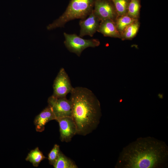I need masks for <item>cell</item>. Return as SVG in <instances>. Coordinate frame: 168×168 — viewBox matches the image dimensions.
Wrapping results in <instances>:
<instances>
[{
	"instance_id": "obj_1",
	"label": "cell",
	"mask_w": 168,
	"mask_h": 168,
	"mask_svg": "<svg viewBox=\"0 0 168 168\" xmlns=\"http://www.w3.org/2000/svg\"><path fill=\"white\" fill-rule=\"evenodd\" d=\"M168 161V147L162 141L151 137L140 138L120 152L116 168H159Z\"/></svg>"
},
{
	"instance_id": "obj_2",
	"label": "cell",
	"mask_w": 168,
	"mask_h": 168,
	"mask_svg": "<svg viewBox=\"0 0 168 168\" xmlns=\"http://www.w3.org/2000/svg\"><path fill=\"white\" fill-rule=\"evenodd\" d=\"M72 117L77 134L86 135L96 129L101 116L100 104L92 91L87 88L73 87L71 92Z\"/></svg>"
},
{
	"instance_id": "obj_3",
	"label": "cell",
	"mask_w": 168,
	"mask_h": 168,
	"mask_svg": "<svg viewBox=\"0 0 168 168\" xmlns=\"http://www.w3.org/2000/svg\"><path fill=\"white\" fill-rule=\"evenodd\" d=\"M94 2V0H71L63 14L47 26V30L63 27L75 19L86 18L93 10Z\"/></svg>"
},
{
	"instance_id": "obj_4",
	"label": "cell",
	"mask_w": 168,
	"mask_h": 168,
	"mask_svg": "<svg viewBox=\"0 0 168 168\" xmlns=\"http://www.w3.org/2000/svg\"><path fill=\"white\" fill-rule=\"evenodd\" d=\"M64 43L67 49L71 52L79 57L82 52L88 47H95L100 44L96 39L86 40L82 39L76 34H68L64 32Z\"/></svg>"
},
{
	"instance_id": "obj_5",
	"label": "cell",
	"mask_w": 168,
	"mask_h": 168,
	"mask_svg": "<svg viewBox=\"0 0 168 168\" xmlns=\"http://www.w3.org/2000/svg\"><path fill=\"white\" fill-rule=\"evenodd\" d=\"M48 102L56 121L63 118L72 117V104L70 99L66 97L57 98L52 95L49 98Z\"/></svg>"
},
{
	"instance_id": "obj_6",
	"label": "cell",
	"mask_w": 168,
	"mask_h": 168,
	"mask_svg": "<svg viewBox=\"0 0 168 168\" xmlns=\"http://www.w3.org/2000/svg\"><path fill=\"white\" fill-rule=\"evenodd\" d=\"M53 96L57 98L66 97L73 88L69 77L63 68H61L54 82Z\"/></svg>"
},
{
	"instance_id": "obj_7",
	"label": "cell",
	"mask_w": 168,
	"mask_h": 168,
	"mask_svg": "<svg viewBox=\"0 0 168 168\" xmlns=\"http://www.w3.org/2000/svg\"><path fill=\"white\" fill-rule=\"evenodd\" d=\"M111 0H94L93 11L101 21L113 20L115 16V9Z\"/></svg>"
},
{
	"instance_id": "obj_8",
	"label": "cell",
	"mask_w": 168,
	"mask_h": 168,
	"mask_svg": "<svg viewBox=\"0 0 168 168\" xmlns=\"http://www.w3.org/2000/svg\"><path fill=\"white\" fill-rule=\"evenodd\" d=\"M59 123L60 139L62 142H68L77 134L76 124L72 117L61 118L57 121Z\"/></svg>"
},
{
	"instance_id": "obj_9",
	"label": "cell",
	"mask_w": 168,
	"mask_h": 168,
	"mask_svg": "<svg viewBox=\"0 0 168 168\" xmlns=\"http://www.w3.org/2000/svg\"><path fill=\"white\" fill-rule=\"evenodd\" d=\"M100 21L93 10L87 18L80 21V30L79 36L82 37L86 35L92 37L97 31Z\"/></svg>"
},
{
	"instance_id": "obj_10",
	"label": "cell",
	"mask_w": 168,
	"mask_h": 168,
	"mask_svg": "<svg viewBox=\"0 0 168 168\" xmlns=\"http://www.w3.org/2000/svg\"><path fill=\"white\" fill-rule=\"evenodd\" d=\"M56 120L55 117L51 108L48 105L35 118L34 124L36 131L42 132L45 128V126L49 121Z\"/></svg>"
},
{
	"instance_id": "obj_11",
	"label": "cell",
	"mask_w": 168,
	"mask_h": 168,
	"mask_svg": "<svg viewBox=\"0 0 168 168\" xmlns=\"http://www.w3.org/2000/svg\"><path fill=\"white\" fill-rule=\"evenodd\" d=\"M101 21L97 31L106 36L118 37L120 36L113 20L106 19Z\"/></svg>"
},
{
	"instance_id": "obj_12",
	"label": "cell",
	"mask_w": 168,
	"mask_h": 168,
	"mask_svg": "<svg viewBox=\"0 0 168 168\" xmlns=\"http://www.w3.org/2000/svg\"><path fill=\"white\" fill-rule=\"evenodd\" d=\"M53 166L55 168H78L73 161L66 156L61 151Z\"/></svg>"
},
{
	"instance_id": "obj_13",
	"label": "cell",
	"mask_w": 168,
	"mask_h": 168,
	"mask_svg": "<svg viewBox=\"0 0 168 168\" xmlns=\"http://www.w3.org/2000/svg\"><path fill=\"white\" fill-rule=\"evenodd\" d=\"M46 158L39 147H37L30 152L26 160L31 163L34 166L37 167L40 163Z\"/></svg>"
},
{
	"instance_id": "obj_14",
	"label": "cell",
	"mask_w": 168,
	"mask_h": 168,
	"mask_svg": "<svg viewBox=\"0 0 168 168\" xmlns=\"http://www.w3.org/2000/svg\"><path fill=\"white\" fill-rule=\"evenodd\" d=\"M117 13L124 15L127 12L129 0H111Z\"/></svg>"
},
{
	"instance_id": "obj_15",
	"label": "cell",
	"mask_w": 168,
	"mask_h": 168,
	"mask_svg": "<svg viewBox=\"0 0 168 168\" xmlns=\"http://www.w3.org/2000/svg\"><path fill=\"white\" fill-rule=\"evenodd\" d=\"M135 21V18L129 16L124 15L117 20L116 25L118 30L122 31Z\"/></svg>"
},
{
	"instance_id": "obj_16",
	"label": "cell",
	"mask_w": 168,
	"mask_h": 168,
	"mask_svg": "<svg viewBox=\"0 0 168 168\" xmlns=\"http://www.w3.org/2000/svg\"><path fill=\"white\" fill-rule=\"evenodd\" d=\"M139 0H129L127 12L128 15L133 18L137 17L140 8Z\"/></svg>"
},
{
	"instance_id": "obj_17",
	"label": "cell",
	"mask_w": 168,
	"mask_h": 168,
	"mask_svg": "<svg viewBox=\"0 0 168 168\" xmlns=\"http://www.w3.org/2000/svg\"><path fill=\"white\" fill-rule=\"evenodd\" d=\"M139 28L138 23L135 22L128 26L124 30V36L127 39L133 37L136 34Z\"/></svg>"
},
{
	"instance_id": "obj_18",
	"label": "cell",
	"mask_w": 168,
	"mask_h": 168,
	"mask_svg": "<svg viewBox=\"0 0 168 168\" xmlns=\"http://www.w3.org/2000/svg\"><path fill=\"white\" fill-rule=\"evenodd\" d=\"M60 151L59 146L57 144H55L48 155V159L50 165H54Z\"/></svg>"
}]
</instances>
